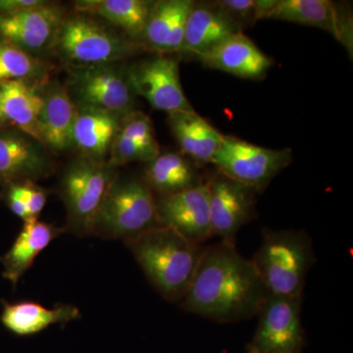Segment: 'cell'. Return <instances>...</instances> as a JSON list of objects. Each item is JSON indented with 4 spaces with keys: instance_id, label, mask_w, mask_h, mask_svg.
<instances>
[{
    "instance_id": "obj_13",
    "label": "cell",
    "mask_w": 353,
    "mask_h": 353,
    "mask_svg": "<svg viewBox=\"0 0 353 353\" xmlns=\"http://www.w3.org/2000/svg\"><path fill=\"white\" fill-rule=\"evenodd\" d=\"M157 203L162 226L170 228L197 245L212 236L208 182L178 194L159 196Z\"/></svg>"
},
{
    "instance_id": "obj_2",
    "label": "cell",
    "mask_w": 353,
    "mask_h": 353,
    "mask_svg": "<svg viewBox=\"0 0 353 353\" xmlns=\"http://www.w3.org/2000/svg\"><path fill=\"white\" fill-rule=\"evenodd\" d=\"M125 243L160 296L170 303H181L196 273L204 246L162 225Z\"/></svg>"
},
{
    "instance_id": "obj_28",
    "label": "cell",
    "mask_w": 353,
    "mask_h": 353,
    "mask_svg": "<svg viewBox=\"0 0 353 353\" xmlns=\"http://www.w3.org/2000/svg\"><path fill=\"white\" fill-rule=\"evenodd\" d=\"M4 188V201L14 215L23 222L39 219L48 201V190L32 181L9 183Z\"/></svg>"
},
{
    "instance_id": "obj_11",
    "label": "cell",
    "mask_w": 353,
    "mask_h": 353,
    "mask_svg": "<svg viewBox=\"0 0 353 353\" xmlns=\"http://www.w3.org/2000/svg\"><path fill=\"white\" fill-rule=\"evenodd\" d=\"M212 236L234 243L241 227L255 216L256 190L218 172L208 181Z\"/></svg>"
},
{
    "instance_id": "obj_7",
    "label": "cell",
    "mask_w": 353,
    "mask_h": 353,
    "mask_svg": "<svg viewBox=\"0 0 353 353\" xmlns=\"http://www.w3.org/2000/svg\"><path fill=\"white\" fill-rule=\"evenodd\" d=\"M77 108L95 109L124 117L134 111L136 94L128 67L122 63L77 67L66 85Z\"/></svg>"
},
{
    "instance_id": "obj_10",
    "label": "cell",
    "mask_w": 353,
    "mask_h": 353,
    "mask_svg": "<svg viewBox=\"0 0 353 353\" xmlns=\"http://www.w3.org/2000/svg\"><path fill=\"white\" fill-rule=\"evenodd\" d=\"M134 94L143 97L153 108L170 114L192 112L180 79L179 61L166 54H157L128 67Z\"/></svg>"
},
{
    "instance_id": "obj_12",
    "label": "cell",
    "mask_w": 353,
    "mask_h": 353,
    "mask_svg": "<svg viewBox=\"0 0 353 353\" xmlns=\"http://www.w3.org/2000/svg\"><path fill=\"white\" fill-rule=\"evenodd\" d=\"M266 19L285 21L324 30L353 50V21L350 6L330 0H275Z\"/></svg>"
},
{
    "instance_id": "obj_20",
    "label": "cell",
    "mask_w": 353,
    "mask_h": 353,
    "mask_svg": "<svg viewBox=\"0 0 353 353\" xmlns=\"http://www.w3.org/2000/svg\"><path fill=\"white\" fill-rule=\"evenodd\" d=\"M43 105L41 128L44 145L54 152L68 150L73 145V129L77 106L66 87L58 81L48 82L43 88Z\"/></svg>"
},
{
    "instance_id": "obj_16",
    "label": "cell",
    "mask_w": 353,
    "mask_h": 353,
    "mask_svg": "<svg viewBox=\"0 0 353 353\" xmlns=\"http://www.w3.org/2000/svg\"><path fill=\"white\" fill-rule=\"evenodd\" d=\"M194 57L208 68L250 80L263 78L272 67L271 58L243 32L230 37L208 52Z\"/></svg>"
},
{
    "instance_id": "obj_33",
    "label": "cell",
    "mask_w": 353,
    "mask_h": 353,
    "mask_svg": "<svg viewBox=\"0 0 353 353\" xmlns=\"http://www.w3.org/2000/svg\"><path fill=\"white\" fill-rule=\"evenodd\" d=\"M6 121L7 120L6 116H4L3 110H2L1 99H0V127H1L2 125L6 124Z\"/></svg>"
},
{
    "instance_id": "obj_6",
    "label": "cell",
    "mask_w": 353,
    "mask_h": 353,
    "mask_svg": "<svg viewBox=\"0 0 353 353\" xmlns=\"http://www.w3.org/2000/svg\"><path fill=\"white\" fill-rule=\"evenodd\" d=\"M115 169L106 162L81 157L67 167L60 196L67 212L65 233L90 236L92 224L111 185L117 178Z\"/></svg>"
},
{
    "instance_id": "obj_19",
    "label": "cell",
    "mask_w": 353,
    "mask_h": 353,
    "mask_svg": "<svg viewBox=\"0 0 353 353\" xmlns=\"http://www.w3.org/2000/svg\"><path fill=\"white\" fill-rule=\"evenodd\" d=\"M64 228L54 226L39 219L25 221L22 230L6 254L0 256L2 276L16 289L21 278L34 264V260L60 234Z\"/></svg>"
},
{
    "instance_id": "obj_9",
    "label": "cell",
    "mask_w": 353,
    "mask_h": 353,
    "mask_svg": "<svg viewBox=\"0 0 353 353\" xmlns=\"http://www.w3.org/2000/svg\"><path fill=\"white\" fill-rule=\"evenodd\" d=\"M301 303L303 296L269 294L260 309L259 326L248 348L261 353H301Z\"/></svg>"
},
{
    "instance_id": "obj_1",
    "label": "cell",
    "mask_w": 353,
    "mask_h": 353,
    "mask_svg": "<svg viewBox=\"0 0 353 353\" xmlns=\"http://www.w3.org/2000/svg\"><path fill=\"white\" fill-rule=\"evenodd\" d=\"M269 294L252 260L222 241L204 248L181 305L212 321L233 323L259 315Z\"/></svg>"
},
{
    "instance_id": "obj_14",
    "label": "cell",
    "mask_w": 353,
    "mask_h": 353,
    "mask_svg": "<svg viewBox=\"0 0 353 353\" xmlns=\"http://www.w3.org/2000/svg\"><path fill=\"white\" fill-rule=\"evenodd\" d=\"M63 20L61 9L46 2L12 15L0 16V36L34 55L54 46Z\"/></svg>"
},
{
    "instance_id": "obj_24",
    "label": "cell",
    "mask_w": 353,
    "mask_h": 353,
    "mask_svg": "<svg viewBox=\"0 0 353 353\" xmlns=\"http://www.w3.org/2000/svg\"><path fill=\"white\" fill-rule=\"evenodd\" d=\"M0 99L7 121L12 122L20 132L43 143L41 128L43 95L30 83L12 81L0 83Z\"/></svg>"
},
{
    "instance_id": "obj_29",
    "label": "cell",
    "mask_w": 353,
    "mask_h": 353,
    "mask_svg": "<svg viewBox=\"0 0 353 353\" xmlns=\"http://www.w3.org/2000/svg\"><path fill=\"white\" fill-rule=\"evenodd\" d=\"M118 132L134 141L145 153L148 162L160 154L159 143L155 138L152 120L145 113L137 110L128 113L121 120Z\"/></svg>"
},
{
    "instance_id": "obj_23",
    "label": "cell",
    "mask_w": 353,
    "mask_h": 353,
    "mask_svg": "<svg viewBox=\"0 0 353 353\" xmlns=\"http://www.w3.org/2000/svg\"><path fill=\"white\" fill-rule=\"evenodd\" d=\"M122 118L95 109L77 108L73 145L83 152L82 157L103 161L119 132Z\"/></svg>"
},
{
    "instance_id": "obj_31",
    "label": "cell",
    "mask_w": 353,
    "mask_h": 353,
    "mask_svg": "<svg viewBox=\"0 0 353 353\" xmlns=\"http://www.w3.org/2000/svg\"><path fill=\"white\" fill-rule=\"evenodd\" d=\"M216 3L241 28L257 21V0H220Z\"/></svg>"
},
{
    "instance_id": "obj_15",
    "label": "cell",
    "mask_w": 353,
    "mask_h": 353,
    "mask_svg": "<svg viewBox=\"0 0 353 353\" xmlns=\"http://www.w3.org/2000/svg\"><path fill=\"white\" fill-rule=\"evenodd\" d=\"M52 165L43 145L22 132H0V185L48 176Z\"/></svg>"
},
{
    "instance_id": "obj_18",
    "label": "cell",
    "mask_w": 353,
    "mask_h": 353,
    "mask_svg": "<svg viewBox=\"0 0 353 353\" xmlns=\"http://www.w3.org/2000/svg\"><path fill=\"white\" fill-rule=\"evenodd\" d=\"M194 6L192 0L154 1L141 36V46L159 54L182 52L185 23Z\"/></svg>"
},
{
    "instance_id": "obj_32",
    "label": "cell",
    "mask_w": 353,
    "mask_h": 353,
    "mask_svg": "<svg viewBox=\"0 0 353 353\" xmlns=\"http://www.w3.org/2000/svg\"><path fill=\"white\" fill-rule=\"evenodd\" d=\"M43 0H0V16L12 15L26 9L43 6Z\"/></svg>"
},
{
    "instance_id": "obj_30",
    "label": "cell",
    "mask_w": 353,
    "mask_h": 353,
    "mask_svg": "<svg viewBox=\"0 0 353 353\" xmlns=\"http://www.w3.org/2000/svg\"><path fill=\"white\" fill-rule=\"evenodd\" d=\"M108 155L109 159L106 163L114 169L132 162H148L141 148L132 139L125 138L119 132L114 139Z\"/></svg>"
},
{
    "instance_id": "obj_5",
    "label": "cell",
    "mask_w": 353,
    "mask_h": 353,
    "mask_svg": "<svg viewBox=\"0 0 353 353\" xmlns=\"http://www.w3.org/2000/svg\"><path fill=\"white\" fill-rule=\"evenodd\" d=\"M54 46L73 68L120 63L145 50L141 43L85 14L64 18Z\"/></svg>"
},
{
    "instance_id": "obj_22",
    "label": "cell",
    "mask_w": 353,
    "mask_h": 353,
    "mask_svg": "<svg viewBox=\"0 0 353 353\" xmlns=\"http://www.w3.org/2000/svg\"><path fill=\"white\" fill-rule=\"evenodd\" d=\"M168 124L185 157L199 164L212 163L224 134L196 111L170 114Z\"/></svg>"
},
{
    "instance_id": "obj_17",
    "label": "cell",
    "mask_w": 353,
    "mask_h": 353,
    "mask_svg": "<svg viewBox=\"0 0 353 353\" xmlns=\"http://www.w3.org/2000/svg\"><path fill=\"white\" fill-rule=\"evenodd\" d=\"M241 29L216 1L194 2L185 23L182 52L192 57L208 52Z\"/></svg>"
},
{
    "instance_id": "obj_21",
    "label": "cell",
    "mask_w": 353,
    "mask_h": 353,
    "mask_svg": "<svg viewBox=\"0 0 353 353\" xmlns=\"http://www.w3.org/2000/svg\"><path fill=\"white\" fill-rule=\"evenodd\" d=\"M0 321L11 333L17 336H32L55 324H67L80 319L79 308L72 304H57L48 308L34 301L7 303L1 301Z\"/></svg>"
},
{
    "instance_id": "obj_27",
    "label": "cell",
    "mask_w": 353,
    "mask_h": 353,
    "mask_svg": "<svg viewBox=\"0 0 353 353\" xmlns=\"http://www.w3.org/2000/svg\"><path fill=\"white\" fill-rule=\"evenodd\" d=\"M48 66L39 58L0 39V83L43 80Z\"/></svg>"
},
{
    "instance_id": "obj_34",
    "label": "cell",
    "mask_w": 353,
    "mask_h": 353,
    "mask_svg": "<svg viewBox=\"0 0 353 353\" xmlns=\"http://www.w3.org/2000/svg\"><path fill=\"white\" fill-rule=\"evenodd\" d=\"M248 353H261L256 352V350H250V348H248Z\"/></svg>"
},
{
    "instance_id": "obj_3",
    "label": "cell",
    "mask_w": 353,
    "mask_h": 353,
    "mask_svg": "<svg viewBox=\"0 0 353 353\" xmlns=\"http://www.w3.org/2000/svg\"><path fill=\"white\" fill-rule=\"evenodd\" d=\"M252 260L271 294L299 296H303L314 252L305 232L266 230Z\"/></svg>"
},
{
    "instance_id": "obj_26",
    "label": "cell",
    "mask_w": 353,
    "mask_h": 353,
    "mask_svg": "<svg viewBox=\"0 0 353 353\" xmlns=\"http://www.w3.org/2000/svg\"><path fill=\"white\" fill-rule=\"evenodd\" d=\"M143 180L159 196H171L201 183L192 162L183 154L167 152L148 162Z\"/></svg>"
},
{
    "instance_id": "obj_25",
    "label": "cell",
    "mask_w": 353,
    "mask_h": 353,
    "mask_svg": "<svg viewBox=\"0 0 353 353\" xmlns=\"http://www.w3.org/2000/svg\"><path fill=\"white\" fill-rule=\"evenodd\" d=\"M153 4L154 1L148 0H85L76 2V7L80 13L108 21L132 41L141 43Z\"/></svg>"
},
{
    "instance_id": "obj_4",
    "label": "cell",
    "mask_w": 353,
    "mask_h": 353,
    "mask_svg": "<svg viewBox=\"0 0 353 353\" xmlns=\"http://www.w3.org/2000/svg\"><path fill=\"white\" fill-rule=\"evenodd\" d=\"M161 226L157 199L143 179L116 178L92 224L90 234L127 241Z\"/></svg>"
},
{
    "instance_id": "obj_8",
    "label": "cell",
    "mask_w": 353,
    "mask_h": 353,
    "mask_svg": "<svg viewBox=\"0 0 353 353\" xmlns=\"http://www.w3.org/2000/svg\"><path fill=\"white\" fill-rule=\"evenodd\" d=\"M292 161L290 148L271 150L236 137L224 136L212 164L223 175L259 192Z\"/></svg>"
}]
</instances>
